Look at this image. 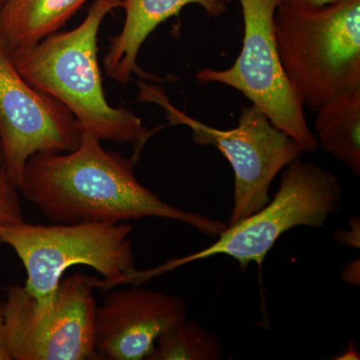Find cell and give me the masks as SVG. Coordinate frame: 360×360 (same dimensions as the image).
I'll list each match as a JSON object with an SVG mask.
<instances>
[{
	"instance_id": "1",
	"label": "cell",
	"mask_w": 360,
	"mask_h": 360,
	"mask_svg": "<svg viewBox=\"0 0 360 360\" xmlns=\"http://www.w3.org/2000/svg\"><path fill=\"white\" fill-rule=\"evenodd\" d=\"M136 158L106 150L91 132L77 148L37 153L26 163L18 191L53 224H120L146 217L175 220L210 236L227 227L219 220L168 205L142 186Z\"/></svg>"
},
{
	"instance_id": "2",
	"label": "cell",
	"mask_w": 360,
	"mask_h": 360,
	"mask_svg": "<svg viewBox=\"0 0 360 360\" xmlns=\"http://www.w3.org/2000/svg\"><path fill=\"white\" fill-rule=\"evenodd\" d=\"M120 4L122 0H96L75 30L53 33L8 54L26 82L63 104L82 130L101 141L132 144L137 160L158 129L144 127L134 111L108 103L97 58L101 23Z\"/></svg>"
},
{
	"instance_id": "3",
	"label": "cell",
	"mask_w": 360,
	"mask_h": 360,
	"mask_svg": "<svg viewBox=\"0 0 360 360\" xmlns=\"http://www.w3.org/2000/svg\"><path fill=\"white\" fill-rule=\"evenodd\" d=\"M274 27L281 65L303 106L316 112L331 97L360 86V0L281 4Z\"/></svg>"
},
{
	"instance_id": "4",
	"label": "cell",
	"mask_w": 360,
	"mask_h": 360,
	"mask_svg": "<svg viewBox=\"0 0 360 360\" xmlns=\"http://www.w3.org/2000/svg\"><path fill=\"white\" fill-rule=\"evenodd\" d=\"M342 193L335 174L311 161L297 158L284 168L278 191L258 212L227 225L219 239L205 250L168 260L155 269L136 270L129 283L136 285L215 255L233 258L243 269L251 262L260 266L284 232L298 226H323L331 215L340 212Z\"/></svg>"
},
{
	"instance_id": "5",
	"label": "cell",
	"mask_w": 360,
	"mask_h": 360,
	"mask_svg": "<svg viewBox=\"0 0 360 360\" xmlns=\"http://www.w3.org/2000/svg\"><path fill=\"white\" fill-rule=\"evenodd\" d=\"M127 222H78L35 225L25 221L0 226V243L11 246L25 266V290L39 304L52 302L63 274L75 265L96 270L97 288L129 283L136 272Z\"/></svg>"
},
{
	"instance_id": "6",
	"label": "cell",
	"mask_w": 360,
	"mask_h": 360,
	"mask_svg": "<svg viewBox=\"0 0 360 360\" xmlns=\"http://www.w3.org/2000/svg\"><path fill=\"white\" fill-rule=\"evenodd\" d=\"M137 85L139 101L160 105L169 124L188 127L194 143L214 146L231 163L234 174L233 207L227 225L250 217L267 205L276 175L302 155L300 144L252 104L243 108L238 127L219 129L175 108L161 87L144 82Z\"/></svg>"
},
{
	"instance_id": "7",
	"label": "cell",
	"mask_w": 360,
	"mask_h": 360,
	"mask_svg": "<svg viewBox=\"0 0 360 360\" xmlns=\"http://www.w3.org/2000/svg\"><path fill=\"white\" fill-rule=\"evenodd\" d=\"M98 279H61L52 302L39 304L25 286L8 288L4 340L11 360H97L94 342Z\"/></svg>"
},
{
	"instance_id": "8",
	"label": "cell",
	"mask_w": 360,
	"mask_h": 360,
	"mask_svg": "<svg viewBox=\"0 0 360 360\" xmlns=\"http://www.w3.org/2000/svg\"><path fill=\"white\" fill-rule=\"evenodd\" d=\"M238 1L245 22L238 58L226 70L198 71L196 79L201 84H220L238 90L272 124L292 137L303 153L316 150L304 106L284 72L277 49L274 16L283 0Z\"/></svg>"
},
{
	"instance_id": "9",
	"label": "cell",
	"mask_w": 360,
	"mask_h": 360,
	"mask_svg": "<svg viewBox=\"0 0 360 360\" xmlns=\"http://www.w3.org/2000/svg\"><path fill=\"white\" fill-rule=\"evenodd\" d=\"M82 132L63 104L26 82L0 44V143L7 174L18 188L32 156L73 150Z\"/></svg>"
},
{
	"instance_id": "10",
	"label": "cell",
	"mask_w": 360,
	"mask_h": 360,
	"mask_svg": "<svg viewBox=\"0 0 360 360\" xmlns=\"http://www.w3.org/2000/svg\"><path fill=\"white\" fill-rule=\"evenodd\" d=\"M186 317V304L179 296L137 285L115 290L96 307V354L99 359H146L160 336Z\"/></svg>"
},
{
	"instance_id": "11",
	"label": "cell",
	"mask_w": 360,
	"mask_h": 360,
	"mask_svg": "<svg viewBox=\"0 0 360 360\" xmlns=\"http://www.w3.org/2000/svg\"><path fill=\"white\" fill-rule=\"evenodd\" d=\"M231 0H122L125 20L122 32L110 39L103 66L106 75L120 84H127L132 75L156 82L160 78L148 75L137 63L139 51L156 28L186 6L198 4L210 18L226 13Z\"/></svg>"
},
{
	"instance_id": "12",
	"label": "cell",
	"mask_w": 360,
	"mask_h": 360,
	"mask_svg": "<svg viewBox=\"0 0 360 360\" xmlns=\"http://www.w3.org/2000/svg\"><path fill=\"white\" fill-rule=\"evenodd\" d=\"M89 0H6L0 9V44L7 51L58 32Z\"/></svg>"
},
{
	"instance_id": "13",
	"label": "cell",
	"mask_w": 360,
	"mask_h": 360,
	"mask_svg": "<svg viewBox=\"0 0 360 360\" xmlns=\"http://www.w3.org/2000/svg\"><path fill=\"white\" fill-rule=\"evenodd\" d=\"M317 146L360 175V86L341 91L316 111Z\"/></svg>"
},
{
	"instance_id": "14",
	"label": "cell",
	"mask_w": 360,
	"mask_h": 360,
	"mask_svg": "<svg viewBox=\"0 0 360 360\" xmlns=\"http://www.w3.org/2000/svg\"><path fill=\"white\" fill-rule=\"evenodd\" d=\"M224 348L217 335L196 321H184L160 336L146 360H219Z\"/></svg>"
},
{
	"instance_id": "15",
	"label": "cell",
	"mask_w": 360,
	"mask_h": 360,
	"mask_svg": "<svg viewBox=\"0 0 360 360\" xmlns=\"http://www.w3.org/2000/svg\"><path fill=\"white\" fill-rule=\"evenodd\" d=\"M25 221L18 188L7 174L6 165L0 163V226Z\"/></svg>"
},
{
	"instance_id": "16",
	"label": "cell",
	"mask_w": 360,
	"mask_h": 360,
	"mask_svg": "<svg viewBox=\"0 0 360 360\" xmlns=\"http://www.w3.org/2000/svg\"><path fill=\"white\" fill-rule=\"evenodd\" d=\"M359 217L354 215L350 219L349 231L347 229V231L335 232V240L340 243V245L347 246V248H359Z\"/></svg>"
},
{
	"instance_id": "17",
	"label": "cell",
	"mask_w": 360,
	"mask_h": 360,
	"mask_svg": "<svg viewBox=\"0 0 360 360\" xmlns=\"http://www.w3.org/2000/svg\"><path fill=\"white\" fill-rule=\"evenodd\" d=\"M0 360H11L4 340V300H0Z\"/></svg>"
},
{
	"instance_id": "18",
	"label": "cell",
	"mask_w": 360,
	"mask_h": 360,
	"mask_svg": "<svg viewBox=\"0 0 360 360\" xmlns=\"http://www.w3.org/2000/svg\"><path fill=\"white\" fill-rule=\"evenodd\" d=\"M343 281L347 283L359 284V260L350 262L347 266L345 267L342 272Z\"/></svg>"
},
{
	"instance_id": "19",
	"label": "cell",
	"mask_w": 360,
	"mask_h": 360,
	"mask_svg": "<svg viewBox=\"0 0 360 360\" xmlns=\"http://www.w3.org/2000/svg\"><path fill=\"white\" fill-rule=\"evenodd\" d=\"M336 0H283L281 4H290L295 6L319 7L333 4Z\"/></svg>"
},
{
	"instance_id": "20",
	"label": "cell",
	"mask_w": 360,
	"mask_h": 360,
	"mask_svg": "<svg viewBox=\"0 0 360 360\" xmlns=\"http://www.w3.org/2000/svg\"><path fill=\"white\" fill-rule=\"evenodd\" d=\"M4 153H2L1 143H0V163H4Z\"/></svg>"
},
{
	"instance_id": "21",
	"label": "cell",
	"mask_w": 360,
	"mask_h": 360,
	"mask_svg": "<svg viewBox=\"0 0 360 360\" xmlns=\"http://www.w3.org/2000/svg\"><path fill=\"white\" fill-rule=\"evenodd\" d=\"M4 2H6V0H0V9L4 6Z\"/></svg>"
}]
</instances>
